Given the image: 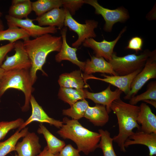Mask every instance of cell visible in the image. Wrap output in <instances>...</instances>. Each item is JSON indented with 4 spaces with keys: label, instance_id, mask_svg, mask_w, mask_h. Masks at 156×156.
Returning <instances> with one entry per match:
<instances>
[{
    "label": "cell",
    "instance_id": "obj_1",
    "mask_svg": "<svg viewBox=\"0 0 156 156\" xmlns=\"http://www.w3.org/2000/svg\"><path fill=\"white\" fill-rule=\"evenodd\" d=\"M24 48L27 53L31 63L29 70L33 85L37 78L36 73L40 70L45 75H47L42 68L45 63L47 57L50 53L59 52L62 44L61 36H53L46 34L33 39L29 38L23 40Z\"/></svg>",
    "mask_w": 156,
    "mask_h": 156
},
{
    "label": "cell",
    "instance_id": "obj_2",
    "mask_svg": "<svg viewBox=\"0 0 156 156\" xmlns=\"http://www.w3.org/2000/svg\"><path fill=\"white\" fill-rule=\"evenodd\" d=\"M63 124L57 133L63 139H70L76 144L77 149L88 155L98 148L101 135L83 127L78 120L65 117Z\"/></svg>",
    "mask_w": 156,
    "mask_h": 156
},
{
    "label": "cell",
    "instance_id": "obj_3",
    "mask_svg": "<svg viewBox=\"0 0 156 156\" xmlns=\"http://www.w3.org/2000/svg\"><path fill=\"white\" fill-rule=\"evenodd\" d=\"M110 109L116 115L119 127L118 135L113 138L120 150L126 151L124 144L131 135L135 128L140 130V126L137 121L140 107L125 103L120 99L114 101L110 105Z\"/></svg>",
    "mask_w": 156,
    "mask_h": 156
},
{
    "label": "cell",
    "instance_id": "obj_4",
    "mask_svg": "<svg viewBox=\"0 0 156 156\" xmlns=\"http://www.w3.org/2000/svg\"><path fill=\"white\" fill-rule=\"evenodd\" d=\"M29 70L22 69L4 71L0 79V98L9 88L16 89L23 93L25 102L21 107L23 112L29 109L31 94L34 91Z\"/></svg>",
    "mask_w": 156,
    "mask_h": 156
},
{
    "label": "cell",
    "instance_id": "obj_5",
    "mask_svg": "<svg viewBox=\"0 0 156 156\" xmlns=\"http://www.w3.org/2000/svg\"><path fill=\"white\" fill-rule=\"evenodd\" d=\"M153 51L145 49L139 55L129 54L122 57L117 56L116 52H114L109 62L117 75H125L142 69Z\"/></svg>",
    "mask_w": 156,
    "mask_h": 156
},
{
    "label": "cell",
    "instance_id": "obj_6",
    "mask_svg": "<svg viewBox=\"0 0 156 156\" xmlns=\"http://www.w3.org/2000/svg\"><path fill=\"white\" fill-rule=\"evenodd\" d=\"M84 2L94 8L96 14L101 15L103 17L105 21L103 27L105 31L111 32L115 23L125 22L129 18L128 11L122 7L111 10L100 5L96 0H84Z\"/></svg>",
    "mask_w": 156,
    "mask_h": 156
},
{
    "label": "cell",
    "instance_id": "obj_7",
    "mask_svg": "<svg viewBox=\"0 0 156 156\" xmlns=\"http://www.w3.org/2000/svg\"><path fill=\"white\" fill-rule=\"evenodd\" d=\"M98 22L94 20H86L85 23H79L74 19L70 12L66 10L64 22V27H68L69 29L77 34V40L72 44L73 47L77 48L87 39L94 38L96 36L94 29L98 26Z\"/></svg>",
    "mask_w": 156,
    "mask_h": 156
},
{
    "label": "cell",
    "instance_id": "obj_8",
    "mask_svg": "<svg viewBox=\"0 0 156 156\" xmlns=\"http://www.w3.org/2000/svg\"><path fill=\"white\" fill-rule=\"evenodd\" d=\"M156 78V50H153L142 70L133 80L130 90L124 97L125 100H130L134 96L145 83L151 79Z\"/></svg>",
    "mask_w": 156,
    "mask_h": 156
},
{
    "label": "cell",
    "instance_id": "obj_9",
    "mask_svg": "<svg viewBox=\"0 0 156 156\" xmlns=\"http://www.w3.org/2000/svg\"><path fill=\"white\" fill-rule=\"evenodd\" d=\"M15 53L12 56H7L1 67L4 71L30 69L31 63L23 46V42L18 40L14 43Z\"/></svg>",
    "mask_w": 156,
    "mask_h": 156
},
{
    "label": "cell",
    "instance_id": "obj_10",
    "mask_svg": "<svg viewBox=\"0 0 156 156\" xmlns=\"http://www.w3.org/2000/svg\"><path fill=\"white\" fill-rule=\"evenodd\" d=\"M8 27H19L27 31L30 36L35 38L47 34H55L58 29L55 27H41L36 25L33 22L34 19L28 17L25 19H18L9 15L5 16Z\"/></svg>",
    "mask_w": 156,
    "mask_h": 156
},
{
    "label": "cell",
    "instance_id": "obj_11",
    "mask_svg": "<svg viewBox=\"0 0 156 156\" xmlns=\"http://www.w3.org/2000/svg\"><path fill=\"white\" fill-rule=\"evenodd\" d=\"M126 29L127 27H124L117 37L113 41H108L104 39L102 41L99 42L92 38H89L86 39L82 44L85 47L92 49L96 55L95 56L103 57L109 62L111 59L114 47Z\"/></svg>",
    "mask_w": 156,
    "mask_h": 156
},
{
    "label": "cell",
    "instance_id": "obj_12",
    "mask_svg": "<svg viewBox=\"0 0 156 156\" xmlns=\"http://www.w3.org/2000/svg\"><path fill=\"white\" fill-rule=\"evenodd\" d=\"M142 69L138 70L130 74L123 76H109L103 74L101 75L104 77L103 78L96 77L92 75H83V77L86 81L88 79H93L109 83L110 85L117 87L126 95L130 91L131 85L133 79Z\"/></svg>",
    "mask_w": 156,
    "mask_h": 156
},
{
    "label": "cell",
    "instance_id": "obj_13",
    "mask_svg": "<svg viewBox=\"0 0 156 156\" xmlns=\"http://www.w3.org/2000/svg\"><path fill=\"white\" fill-rule=\"evenodd\" d=\"M32 108V113L29 118L18 128L19 131L33 121L41 123H47L60 128L63 124L62 121L55 119L49 117L37 103L34 97L32 95L30 100Z\"/></svg>",
    "mask_w": 156,
    "mask_h": 156
},
{
    "label": "cell",
    "instance_id": "obj_14",
    "mask_svg": "<svg viewBox=\"0 0 156 156\" xmlns=\"http://www.w3.org/2000/svg\"><path fill=\"white\" fill-rule=\"evenodd\" d=\"M23 138L16 146L15 151L18 156H36L40 153L39 138L35 133L28 132Z\"/></svg>",
    "mask_w": 156,
    "mask_h": 156
},
{
    "label": "cell",
    "instance_id": "obj_15",
    "mask_svg": "<svg viewBox=\"0 0 156 156\" xmlns=\"http://www.w3.org/2000/svg\"><path fill=\"white\" fill-rule=\"evenodd\" d=\"M67 31V27H64L61 30L62 44L60 51L55 55V60L58 62H61L63 60L69 61L77 65L84 71L85 62L80 61L77 56V48L72 47L68 44L66 38Z\"/></svg>",
    "mask_w": 156,
    "mask_h": 156
},
{
    "label": "cell",
    "instance_id": "obj_16",
    "mask_svg": "<svg viewBox=\"0 0 156 156\" xmlns=\"http://www.w3.org/2000/svg\"><path fill=\"white\" fill-rule=\"evenodd\" d=\"M110 86L109 84L105 90L98 93L91 92L85 90L86 98L91 100L96 104L105 105L109 114L111 111V104L114 101L120 99L122 92L118 88L112 91Z\"/></svg>",
    "mask_w": 156,
    "mask_h": 156
},
{
    "label": "cell",
    "instance_id": "obj_17",
    "mask_svg": "<svg viewBox=\"0 0 156 156\" xmlns=\"http://www.w3.org/2000/svg\"><path fill=\"white\" fill-rule=\"evenodd\" d=\"M66 11L63 8H55L34 20L37 21L40 26H56L58 29H61L64 27Z\"/></svg>",
    "mask_w": 156,
    "mask_h": 156
},
{
    "label": "cell",
    "instance_id": "obj_18",
    "mask_svg": "<svg viewBox=\"0 0 156 156\" xmlns=\"http://www.w3.org/2000/svg\"><path fill=\"white\" fill-rule=\"evenodd\" d=\"M146 146L149 151V156L156 155V133H147L139 131L133 132L125 142L124 146L127 147L133 144Z\"/></svg>",
    "mask_w": 156,
    "mask_h": 156
},
{
    "label": "cell",
    "instance_id": "obj_19",
    "mask_svg": "<svg viewBox=\"0 0 156 156\" xmlns=\"http://www.w3.org/2000/svg\"><path fill=\"white\" fill-rule=\"evenodd\" d=\"M139 107L137 121L141 125L140 131L147 133H156V116L146 103H142Z\"/></svg>",
    "mask_w": 156,
    "mask_h": 156
},
{
    "label": "cell",
    "instance_id": "obj_20",
    "mask_svg": "<svg viewBox=\"0 0 156 156\" xmlns=\"http://www.w3.org/2000/svg\"><path fill=\"white\" fill-rule=\"evenodd\" d=\"M84 75H89L92 73L99 72L111 75H117L113 70L111 64L103 57L91 56V59L85 62Z\"/></svg>",
    "mask_w": 156,
    "mask_h": 156
},
{
    "label": "cell",
    "instance_id": "obj_21",
    "mask_svg": "<svg viewBox=\"0 0 156 156\" xmlns=\"http://www.w3.org/2000/svg\"><path fill=\"white\" fill-rule=\"evenodd\" d=\"M58 81L60 87L83 89L88 87L80 70L61 74Z\"/></svg>",
    "mask_w": 156,
    "mask_h": 156
},
{
    "label": "cell",
    "instance_id": "obj_22",
    "mask_svg": "<svg viewBox=\"0 0 156 156\" xmlns=\"http://www.w3.org/2000/svg\"><path fill=\"white\" fill-rule=\"evenodd\" d=\"M109 113L105 105L96 104L93 107L89 106L87 108L84 117L94 126L103 127L108 121Z\"/></svg>",
    "mask_w": 156,
    "mask_h": 156
},
{
    "label": "cell",
    "instance_id": "obj_23",
    "mask_svg": "<svg viewBox=\"0 0 156 156\" xmlns=\"http://www.w3.org/2000/svg\"><path fill=\"white\" fill-rule=\"evenodd\" d=\"M37 132L43 135L47 142V146L48 150L53 154H58L66 145L64 141L59 139L54 135L41 123L39 125Z\"/></svg>",
    "mask_w": 156,
    "mask_h": 156
},
{
    "label": "cell",
    "instance_id": "obj_24",
    "mask_svg": "<svg viewBox=\"0 0 156 156\" xmlns=\"http://www.w3.org/2000/svg\"><path fill=\"white\" fill-rule=\"evenodd\" d=\"M59 98L70 106L76 102L86 98L85 90L60 87Z\"/></svg>",
    "mask_w": 156,
    "mask_h": 156
},
{
    "label": "cell",
    "instance_id": "obj_25",
    "mask_svg": "<svg viewBox=\"0 0 156 156\" xmlns=\"http://www.w3.org/2000/svg\"><path fill=\"white\" fill-rule=\"evenodd\" d=\"M66 0H38L32 2V10L39 16L56 8L63 7Z\"/></svg>",
    "mask_w": 156,
    "mask_h": 156
},
{
    "label": "cell",
    "instance_id": "obj_26",
    "mask_svg": "<svg viewBox=\"0 0 156 156\" xmlns=\"http://www.w3.org/2000/svg\"><path fill=\"white\" fill-rule=\"evenodd\" d=\"M28 130V127H25L21 131L18 130L7 140L0 142V156H5L10 152L15 151L18 140L27 134Z\"/></svg>",
    "mask_w": 156,
    "mask_h": 156
},
{
    "label": "cell",
    "instance_id": "obj_27",
    "mask_svg": "<svg viewBox=\"0 0 156 156\" xmlns=\"http://www.w3.org/2000/svg\"><path fill=\"white\" fill-rule=\"evenodd\" d=\"M30 37L25 30L19 27H8L5 30H0V41L7 40L14 43L19 40H23Z\"/></svg>",
    "mask_w": 156,
    "mask_h": 156
},
{
    "label": "cell",
    "instance_id": "obj_28",
    "mask_svg": "<svg viewBox=\"0 0 156 156\" xmlns=\"http://www.w3.org/2000/svg\"><path fill=\"white\" fill-rule=\"evenodd\" d=\"M89 106L88 102L85 99H83L76 102L70 108L63 110L62 114L70 117L73 119L78 120L84 117Z\"/></svg>",
    "mask_w": 156,
    "mask_h": 156
},
{
    "label": "cell",
    "instance_id": "obj_29",
    "mask_svg": "<svg viewBox=\"0 0 156 156\" xmlns=\"http://www.w3.org/2000/svg\"><path fill=\"white\" fill-rule=\"evenodd\" d=\"M101 135L98 148L101 149L103 156H117L113 146V138L110 136V133L107 130H99Z\"/></svg>",
    "mask_w": 156,
    "mask_h": 156
},
{
    "label": "cell",
    "instance_id": "obj_30",
    "mask_svg": "<svg viewBox=\"0 0 156 156\" xmlns=\"http://www.w3.org/2000/svg\"><path fill=\"white\" fill-rule=\"evenodd\" d=\"M31 3L30 0H26L23 3L11 5L9 9L8 15L18 19L27 18L32 10Z\"/></svg>",
    "mask_w": 156,
    "mask_h": 156
},
{
    "label": "cell",
    "instance_id": "obj_31",
    "mask_svg": "<svg viewBox=\"0 0 156 156\" xmlns=\"http://www.w3.org/2000/svg\"><path fill=\"white\" fill-rule=\"evenodd\" d=\"M148 100L156 101V81H152L148 84L147 89L145 92L131 98L130 99L129 103L136 105L140 101Z\"/></svg>",
    "mask_w": 156,
    "mask_h": 156
},
{
    "label": "cell",
    "instance_id": "obj_32",
    "mask_svg": "<svg viewBox=\"0 0 156 156\" xmlns=\"http://www.w3.org/2000/svg\"><path fill=\"white\" fill-rule=\"evenodd\" d=\"M24 122L20 118L10 121L0 122V140L3 139L10 130L19 128Z\"/></svg>",
    "mask_w": 156,
    "mask_h": 156
},
{
    "label": "cell",
    "instance_id": "obj_33",
    "mask_svg": "<svg viewBox=\"0 0 156 156\" xmlns=\"http://www.w3.org/2000/svg\"><path fill=\"white\" fill-rule=\"evenodd\" d=\"M84 4L83 0H66L63 7L68 10L72 16Z\"/></svg>",
    "mask_w": 156,
    "mask_h": 156
},
{
    "label": "cell",
    "instance_id": "obj_34",
    "mask_svg": "<svg viewBox=\"0 0 156 156\" xmlns=\"http://www.w3.org/2000/svg\"><path fill=\"white\" fill-rule=\"evenodd\" d=\"M143 43V40L142 38L138 36H134L129 40L126 48L134 50L137 53L138 51L142 50Z\"/></svg>",
    "mask_w": 156,
    "mask_h": 156
},
{
    "label": "cell",
    "instance_id": "obj_35",
    "mask_svg": "<svg viewBox=\"0 0 156 156\" xmlns=\"http://www.w3.org/2000/svg\"><path fill=\"white\" fill-rule=\"evenodd\" d=\"M80 152L71 144L65 145L58 154V156H80Z\"/></svg>",
    "mask_w": 156,
    "mask_h": 156
},
{
    "label": "cell",
    "instance_id": "obj_36",
    "mask_svg": "<svg viewBox=\"0 0 156 156\" xmlns=\"http://www.w3.org/2000/svg\"><path fill=\"white\" fill-rule=\"evenodd\" d=\"M14 43L10 42L0 47V67L7 54L14 49Z\"/></svg>",
    "mask_w": 156,
    "mask_h": 156
},
{
    "label": "cell",
    "instance_id": "obj_37",
    "mask_svg": "<svg viewBox=\"0 0 156 156\" xmlns=\"http://www.w3.org/2000/svg\"><path fill=\"white\" fill-rule=\"evenodd\" d=\"M58 154L55 155L51 153L49 151L46 146L44 148L43 150L36 156H58Z\"/></svg>",
    "mask_w": 156,
    "mask_h": 156
},
{
    "label": "cell",
    "instance_id": "obj_38",
    "mask_svg": "<svg viewBox=\"0 0 156 156\" xmlns=\"http://www.w3.org/2000/svg\"><path fill=\"white\" fill-rule=\"evenodd\" d=\"M143 101L144 102L151 104L154 107L156 108V101L151 100H148L144 101Z\"/></svg>",
    "mask_w": 156,
    "mask_h": 156
},
{
    "label": "cell",
    "instance_id": "obj_39",
    "mask_svg": "<svg viewBox=\"0 0 156 156\" xmlns=\"http://www.w3.org/2000/svg\"><path fill=\"white\" fill-rule=\"evenodd\" d=\"M26 0H12V5H14L23 3Z\"/></svg>",
    "mask_w": 156,
    "mask_h": 156
},
{
    "label": "cell",
    "instance_id": "obj_40",
    "mask_svg": "<svg viewBox=\"0 0 156 156\" xmlns=\"http://www.w3.org/2000/svg\"><path fill=\"white\" fill-rule=\"evenodd\" d=\"M4 26L2 21L0 19V30H4Z\"/></svg>",
    "mask_w": 156,
    "mask_h": 156
},
{
    "label": "cell",
    "instance_id": "obj_41",
    "mask_svg": "<svg viewBox=\"0 0 156 156\" xmlns=\"http://www.w3.org/2000/svg\"><path fill=\"white\" fill-rule=\"evenodd\" d=\"M4 71L3 70L2 68L1 67H0V79L1 77L2 76L4 73ZM0 102H1V100L0 99Z\"/></svg>",
    "mask_w": 156,
    "mask_h": 156
},
{
    "label": "cell",
    "instance_id": "obj_42",
    "mask_svg": "<svg viewBox=\"0 0 156 156\" xmlns=\"http://www.w3.org/2000/svg\"><path fill=\"white\" fill-rule=\"evenodd\" d=\"M2 16V12L0 11V17H1Z\"/></svg>",
    "mask_w": 156,
    "mask_h": 156
},
{
    "label": "cell",
    "instance_id": "obj_43",
    "mask_svg": "<svg viewBox=\"0 0 156 156\" xmlns=\"http://www.w3.org/2000/svg\"><path fill=\"white\" fill-rule=\"evenodd\" d=\"M14 156H18L17 155H16Z\"/></svg>",
    "mask_w": 156,
    "mask_h": 156
},
{
    "label": "cell",
    "instance_id": "obj_44",
    "mask_svg": "<svg viewBox=\"0 0 156 156\" xmlns=\"http://www.w3.org/2000/svg\"><path fill=\"white\" fill-rule=\"evenodd\" d=\"M153 156H156V155H154Z\"/></svg>",
    "mask_w": 156,
    "mask_h": 156
}]
</instances>
